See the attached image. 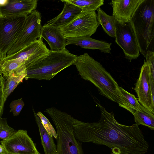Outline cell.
I'll use <instances>...</instances> for the list:
<instances>
[{
  "label": "cell",
  "mask_w": 154,
  "mask_h": 154,
  "mask_svg": "<svg viewBox=\"0 0 154 154\" xmlns=\"http://www.w3.org/2000/svg\"><path fill=\"white\" fill-rule=\"evenodd\" d=\"M100 116L97 122L86 123L74 118L73 131L80 142L104 145L113 154H145L149 148L143 134L135 123L128 126L119 123L112 112H109L95 101Z\"/></svg>",
  "instance_id": "cell-1"
},
{
  "label": "cell",
  "mask_w": 154,
  "mask_h": 154,
  "mask_svg": "<svg viewBox=\"0 0 154 154\" xmlns=\"http://www.w3.org/2000/svg\"><path fill=\"white\" fill-rule=\"evenodd\" d=\"M82 77L92 83L99 93L119 105L123 101L120 86L110 73L87 53L77 56L75 64Z\"/></svg>",
  "instance_id": "cell-2"
},
{
  "label": "cell",
  "mask_w": 154,
  "mask_h": 154,
  "mask_svg": "<svg viewBox=\"0 0 154 154\" xmlns=\"http://www.w3.org/2000/svg\"><path fill=\"white\" fill-rule=\"evenodd\" d=\"M77 56L66 48L58 51H49L26 68L25 79L50 80L59 72L75 64Z\"/></svg>",
  "instance_id": "cell-3"
},
{
  "label": "cell",
  "mask_w": 154,
  "mask_h": 154,
  "mask_svg": "<svg viewBox=\"0 0 154 154\" xmlns=\"http://www.w3.org/2000/svg\"><path fill=\"white\" fill-rule=\"evenodd\" d=\"M130 21L140 52L145 58L147 51L154 52V0H143Z\"/></svg>",
  "instance_id": "cell-4"
},
{
  "label": "cell",
  "mask_w": 154,
  "mask_h": 154,
  "mask_svg": "<svg viewBox=\"0 0 154 154\" xmlns=\"http://www.w3.org/2000/svg\"><path fill=\"white\" fill-rule=\"evenodd\" d=\"M45 112L51 117L56 128V154H84L81 143L73 132V117L54 107Z\"/></svg>",
  "instance_id": "cell-5"
},
{
  "label": "cell",
  "mask_w": 154,
  "mask_h": 154,
  "mask_svg": "<svg viewBox=\"0 0 154 154\" xmlns=\"http://www.w3.org/2000/svg\"><path fill=\"white\" fill-rule=\"evenodd\" d=\"M26 16L0 15V60L11 48L23 27Z\"/></svg>",
  "instance_id": "cell-6"
},
{
  "label": "cell",
  "mask_w": 154,
  "mask_h": 154,
  "mask_svg": "<svg viewBox=\"0 0 154 154\" xmlns=\"http://www.w3.org/2000/svg\"><path fill=\"white\" fill-rule=\"evenodd\" d=\"M99 25L95 11H82L71 21L60 28L66 38L91 36Z\"/></svg>",
  "instance_id": "cell-7"
},
{
  "label": "cell",
  "mask_w": 154,
  "mask_h": 154,
  "mask_svg": "<svg viewBox=\"0 0 154 154\" xmlns=\"http://www.w3.org/2000/svg\"><path fill=\"white\" fill-rule=\"evenodd\" d=\"M41 18L40 12L36 10L26 16L23 29L7 56L16 53L40 37Z\"/></svg>",
  "instance_id": "cell-8"
},
{
  "label": "cell",
  "mask_w": 154,
  "mask_h": 154,
  "mask_svg": "<svg viewBox=\"0 0 154 154\" xmlns=\"http://www.w3.org/2000/svg\"><path fill=\"white\" fill-rule=\"evenodd\" d=\"M115 38V42L122 48L129 61L139 57V47L130 21L122 24L117 22Z\"/></svg>",
  "instance_id": "cell-9"
},
{
  "label": "cell",
  "mask_w": 154,
  "mask_h": 154,
  "mask_svg": "<svg viewBox=\"0 0 154 154\" xmlns=\"http://www.w3.org/2000/svg\"><path fill=\"white\" fill-rule=\"evenodd\" d=\"M8 154H40L26 130H19L10 137L0 141Z\"/></svg>",
  "instance_id": "cell-10"
},
{
  "label": "cell",
  "mask_w": 154,
  "mask_h": 154,
  "mask_svg": "<svg viewBox=\"0 0 154 154\" xmlns=\"http://www.w3.org/2000/svg\"><path fill=\"white\" fill-rule=\"evenodd\" d=\"M151 75L150 67L145 60H144L134 89L140 104L154 114V95L152 92L150 82Z\"/></svg>",
  "instance_id": "cell-11"
},
{
  "label": "cell",
  "mask_w": 154,
  "mask_h": 154,
  "mask_svg": "<svg viewBox=\"0 0 154 154\" xmlns=\"http://www.w3.org/2000/svg\"><path fill=\"white\" fill-rule=\"evenodd\" d=\"M49 50L43 42V38L40 37L16 53L6 56L0 61L17 60L24 64L27 68Z\"/></svg>",
  "instance_id": "cell-12"
},
{
  "label": "cell",
  "mask_w": 154,
  "mask_h": 154,
  "mask_svg": "<svg viewBox=\"0 0 154 154\" xmlns=\"http://www.w3.org/2000/svg\"><path fill=\"white\" fill-rule=\"evenodd\" d=\"M37 0H6L0 6V15L3 16H27L35 10Z\"/></svg>",
  "instance_id": "cell-13"
},
{
  "label": "cell",
  "mask_w": 154,
  "mask_h": 154,
  "mask_svg": "<svg viewBox=\"0 0 154 154\" xmlns=\"http://www.w3.org/2000/svg\"><path fill=\"white\" fill-rule=\"evenodd\" d=\"M143 0H112V15L122 24L130 21L134 13Z\"/></svg>",
  "instance_id": "cell-14"
},
{
  "label": "cell",
  "mask_w": 154,
  "mask_h": 154,
  "mask_svg": "<svg viewBox=\"0 0 154 154\" xmlns=\"http://www.w3.org/2000/svg\"><path fill=\"white\" fill-rule=\"evenodd\" d=\"M40 37L48 42L51 51H58L66 48V38L59 28L45 24L41 27Z\"/></svg>",
  "instance_id": "cell-15"
},
{
  "label": "cell",
  "mask_w": 154,
  "mask_h": 154,
  "mask_svg": "<svg viewBox=\"0 0 154 154\" xmlns=\"http://www.w3.org/2000/svg\"><path fill=\"white\" fill-rule=\"evenodd\" d=\"M66 41V45H74L85 49H97L105 53H111L112 43L95 39L89 36L67 38Z\"/></svg>",
  "instance_id": "cell-16"
},
{
  "label": "cell",
  "mask_w": 154,
  "mask_h": 154,
  "mask_svg": "<svg viewBox=\"0 0 154 154\" xmlns=\"http://www.w3.org/2000/svg\"><path fill=\"white\" fill-rule=\"evenodd\" d=\"M64 5L61 12L57 17L48 21L45 24L60 28L71 21L82 11L76 6L63 0Z\"/></svg>",
  "instance_id": "cell-17"
},
{
  "label": "cell",
  "mask_w": 154,
  "mask_h": 154,
  "mask_svg": "<svg viewBox=\"0 0 154 154\" xmlns=\"http://www.w3.org/2000/svg\"><path fill=\"white\" fill-rule=\"evenodd\" d=\"M27 75L26 69L23 68L11 72L5 78L4 97L5 101L9 95L22 82Z\"/></svg>",
  "instance_id": "cell-18"
},
{
  "label": "cell",
  "mask_w": 154,
  "mask_h": 154,
  "mask_svg": "<svg viewBox=\"0 0 154 154\" xmlns=\"http://www.w3.org/2000/svg\"><path fill=\"white\" fill-rule=\"evenodd\" d=\"M32 109L35 121L38 128L45 154H56L57 147L52 136L50 135L46 130L33 108Z\"/></svg>",
  "instance_id": "cell-19"
},
{
  "label": "cell",
  "mask_w": 154,
  "mask_h": 154,
  "mask_svg": "<svg viewBox=\"0 0 154 154\" xmlns=\"http://www.w3.org/2000/svg\"><path fill=\"white\" fill-rule=\"evenodd\" d=\"M120 89L123 97V102L119 105V106L127 110L133 115L137 111L154 114L142 106L134 95L127 91L121 87Z\"/></svg>",
  "instance_id": "cell-20"
},
{
  "label": "cell",
  "mask_w": 154,
  "mask_h": 154,
  "mask_svg": "<svg viewBox=\"0 0 154 154\" xmlns=\"http://www.w3.org/2000/svg\"><path fill=\"white\" fill-rule=\"evenodd\" d=\"M97 19L104 32L109 36L115 38L116 29L117 21L112 15H109L100 8L97 10Z\"/></svg>",
  "instance_id": "cell-21"
},
{
  "label": "cell",
  "mask_w": 154,
  "mask_h": 154,
  "mask_svg": "<svg viewBox=\"0 0 154 154\" xmlns=\"http://www.w3.org/2000/svg\"><path fill=\"white\" fill-rule=\"evenodd\" d=\"M79 8L82 11H95L104 5V0H63Z\"/></svg>",
  "instance_id": "cell-22"
},
{
  "label": "cell",
  "mask_w": 154,
  "mask_h": 154,
  "mask_svg": "<svg viewBox=\"0 0 154 154\" xmlns=\"http://www.w3.org/2000/svg\"><path fill=\"white\" fill-rule=\"evenodd\" d=\"M135 124L148 127L151 130H154V114L136 111L133 115Z\"/></svg>",
  "instance_id": "cell-23"
},
{
  "label": "cell",
  "mask_w": 154,
  "mask_h": 154,
  "mask_svg": "<svg viewBox=\"0 0 154 154\" xmlns=\"http://www.w3.org/2000/svg\"><path fill=\"white\" fill-rule=\"evenodd\" d=\"M16 131L8 125L7 119L0 117V139L5 140L12 136Z\"/></svg>",
  "instance_id": "cell-24"
},
{
  "label": "cell",
  "mask_w": 154,
  "mask_h": 154,
  "mask_svg": "<svg viewBox=\"0 0 154 154\" xmlns=\"http://www.w3.org/2000/svg\"><path fill=\"white\" fill-rule=\"evenodd\" d=\"M37 114L40 118L42 125L48 133L57 139V133L48 119L41 112H38Z\"/></svg>",
  "instance_id": "cell-25"
},
{
  "label": "cell",
  "mask_w": 154,
  "mask_h": 154,
  "mask_svg": "<svg viewBox=\"0 0 154 154\" xmlns=\"http://www.w3.org/2000/svg\"><path fill=\"white\" fill-rule=\"evenodd\" d=\"M24 105V103L22 98L13 100L9 105L10 112H12L14 116H17L20 114Z\"/></svg>",
  "instance_id": "cell-26"
},
{
  "label": "cell",
  "mask_w": 154,
  "mask_h": 154,
  "mask_svg": "<svg viewBox=\"0 0 154 154\" xmlns=\"http://www.w3.org/2000/svg\"><path fill=\"white\" fill-rule=\"evenodd\" d=\"M5 78L0 73V117L3 112L5 103V102L4 97V86Z\"/></svg>",
  "instance_id": "cell-27"
},
{
  "label": "cell",
  "mask_w": 154,
  "mask_h": 154,
  "mask_svg": "<svg viewBox=\"0 0 154 154\" xmlns=\"http://www.w3.org/2000/svg\"><path fill=\"white\" fill-rule=\"evenodd\" d=\"M145 58V61L149 66L152 75L154 78V52L147 51Z\"/></svg>",
  "instance_id": "cell-28"
},
{
  "label": "cell",
  "mask_w": 154,
  "mask_h": 154,
  "mask_svg": "<svg viewBox=\"0 0 154 154\" xmlns=\"http://www.w3.org/2000/svg\"><path fill=\"white\" fill-rule=\"evenodd\" d=\"M6 153L5 151L4 146L1 144H0V154Z\"/></svg>",
  "instance_id": "cell-29"
},
{
  "label": "cell",
  "mask_w": 154,
  "mask_h": 154,
  "mask_svg": "<svg viewBox=\"0 0 154 154\" xmlns=\"http://www.w3.org/2000/svg\"><path fill=\"white\" fill-rule=\"evenodd\" d=\"M8 154L7 153H2V154Z\"/></svg>",
  "instance_id": "cell-30"
}]
</instances>
